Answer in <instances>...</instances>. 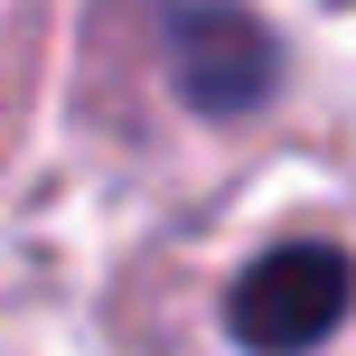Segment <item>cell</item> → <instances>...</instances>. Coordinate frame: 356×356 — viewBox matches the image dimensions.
Segmentation results:
<instances>
[{
  "instance_id": "1",
  "label": "cell",
  "mask_w": 356,
  "mask_h": 356,
  "mask_svg": "<svg viewBox=\"0 0 356 356\" xmlns=\"http://www.w3.org/2000/svg\"><path fill=\"white\" fill-rule=\"evenodd\" d=\"M347 300H356V272H347L338 244H282L234 282L225 319H234V338L253 356H300L347 319Z\"/></svg>"
},
{
  "instance_id": "2",
  "label": "cell",
  "mask_w": 356,
  "mask_h": 356,
  "mask_svg": "<svg viewBox=\"0 0 356 356\" xmlns=\"http://www.w3.org/2000/svg\"><path fill=\"white\" fill-rule=\"evenodd\" d=\"M169 56H178L188 104H207V113H244L253 94L272 85V38L253 29L244 10H225V0L178 10V19H169Z\"/></svg>"
}]
</instances>
